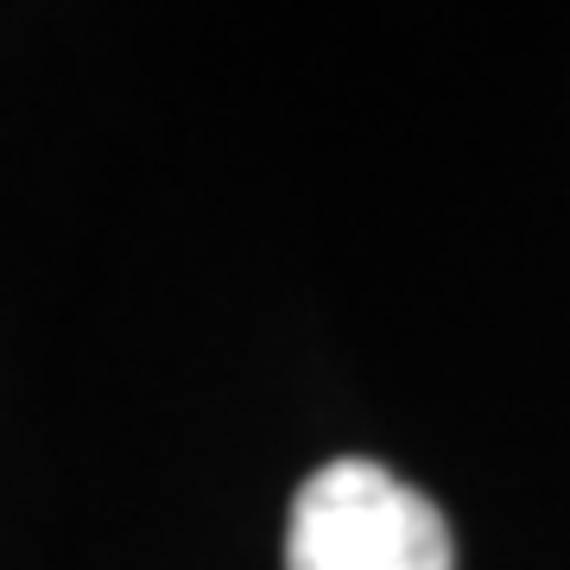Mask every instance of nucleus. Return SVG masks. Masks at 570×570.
<instances>
[{
	"label": "nucleus",
	"instance_id": "1",
	"mask_svg": "<svg viewBox=\"0 0 570 570\" xmlns=\"http://www.w3.org/2000/svg\"><path fill=\"white\" fill-rule=\"evenodd\" d=\"M285 570H456L444 513L393 469L343 456L292 494Z\"/></svg>",
	"mask_w": 570,
	"mask_h": 570
}]
</instances>
